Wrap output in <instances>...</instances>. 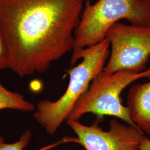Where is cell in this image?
<instances>
[{
    "label": "cell",
    "instance_id": "52a82bcc",
    "mask_svg": "<svg viewBox=\"0 0 150 150\" xmlns=\"http://www.w3.org/2000/svg\"><path fill=\"white\" fill-rule=\"evenodd\" d=\"M127 107L132 121L150 136V81L131 86Z\"/></svg>",
    "mask_w": 150,
    "mask_h": 150
},
{
    "label": "cell",
    "instance_id": "9c48e42d",
    "mask_svg": "<svg viewBox=\"0 0 150 150\" xmlns=\"http://www.w3.org/2000/svg\"><path fill=\"white\" fill-rule=\"evenodd\" d=\"M31 138V132L27 130L21 134L17 141L9 144L6 142L4 138L0 134V150H23L30 144Z\"/></svg>",
    "mask_w": 150,
    "mask_h": 150
},
{
    "label": "cell",
    "instance_id": "5b68a950",
    "mask_svg": "<svg viewBox=\"0 0 150 150\" xmlns=\"http://www.w3.org/2000/svg\"><path fill=\"white\" fill-rule=\"evenodd\" d=\"M105 38L110 42L111 50L105 73L145 71L150 58V25L118 22L109 28Z\"/></svg>",
    "mask_w": 150,
    "mask_h": 150
},
{
    "label": "cell",
    "instance_id": "30bf717a",
    "mask_svg": "<svg viewBox=\"0 0 150 150\" xmlns=\"http://www.w3.org/2000/svg\"><path fill=\"white\" fill-rule=\"evenodd\" d=\"M8 69V58L5 40L0 26V70Z\"/></svg>",
    "mask_w": 150,
    "mask_h": 150
},
{
    "label": "cell",
    "instance_id": "3957f363",
    "mask_svg": "<svg viewBox=\"0 0 150 150\" xmlns=\"http://www.w3.org/2000/svg\"><path fill=\"white\" fill-rule=\"evenodd\" d=\"M126 20L130 24L150 25V0H86L74 35L70 64H76L77 54L83 48L106 38L114 24Z\"/></svg>",
    "mask_w": 150,
    "mask_h": 150
},
{
    "label": "cell",
    "instance_id": "ba28073f",
    "mask_svg": "<svg viewBox=\"0 0 150 150\" xmlns=\"http://www.w3.org/2000/svg\"><path fill=\"white\" fill-rule=\"evenodd\" d=\"M5 109L30 112L35 111V106L21 94L6 88L0 81V111Z\"/></svg>",
    "mask_w": 150,
    "mask_h": 150
},
{
    "label": "cell",
    "instance_id": "7a4b0ae2",
    "mask_svg": "<svg viewBox=\"0 0 150 150\" xmlns=\"http://www.w3.org/2000/svg\"><path fill=\"white\" fill-rule=\"evenodd\" d=\"M107 38L83 48L77 54L80 64L67 71L69 82L64 93L56 101L45 100L38 102L33 117L48 134H54L67 121L76 103L88 90L91 82L104 70L110 54Z\"/></svg>",
    "mask_w": 150,
    "mask_h": 150
},
{
    "label": "cell",
    "instance_id": "8fae6325",
    "mask_svg": "<svg viewBox=\"0 0 150 150\" xmlns=\"http://www.w3.org/2000/svg\"><path fill=\"white\" fill-rule=\"evenodd\" d=\"M138 150H150V139L143 136L140 141Z\"/></svg>",
    "mask_w": 150,
    "mask_h": 150
},
{
    "label": "cell",
    "instance_id": "6da1fadb",
    "mask_svg": "<svg viewBox=\"0 0 150 150\" xmlns=\"http://www.w3.org/2000/svg\"><path fill=\"white\" fill-rule=\"evenodd\" d=\"M86 0H0L8 69L24 77L43 73L72 51Z\"/></svg>",
    "mask_w": 150,
    "mask_h": 150
},
{
    "label": "cell",
    "instance_id": "277c9868",
    "mask_svg": "<svg viewBox=\"0 0 150 150\" xmlns=\"http://www.w3.org/2000/svg\"><path fill=\"white\" fill-rule=\"evenodd\" d=\"M145 78L150 79V68L141 72L121 70L106 74L103 71L91 82L88 90L76 103L68 120L79 121L84 115L92 113L98 118L103 116H113L130 126L137 127L130 117L129 108L123 106L121 94L135 81Z\"/></svg>",
    "mask_w": 150,
    "mask_h": 150
},
{
    "label": "cell",
    "instance_id": "8992f818",
    "mask_svg": "<svg viewBox=\"0 0 150 150\" xmlns=\"http://www.w3.org/2000/svg\"><path fill=\"white\" fill-rule=\"evenodd\" d=\"M98 121L91 126L71 120L66 122L77 137L76 142L85 150H138L144 136L139 127L112 120L109 130L105 131L99 126Z\"/></svg>",
    "mask_w": 150,
    "mask_h": 150
}]
</instances>
